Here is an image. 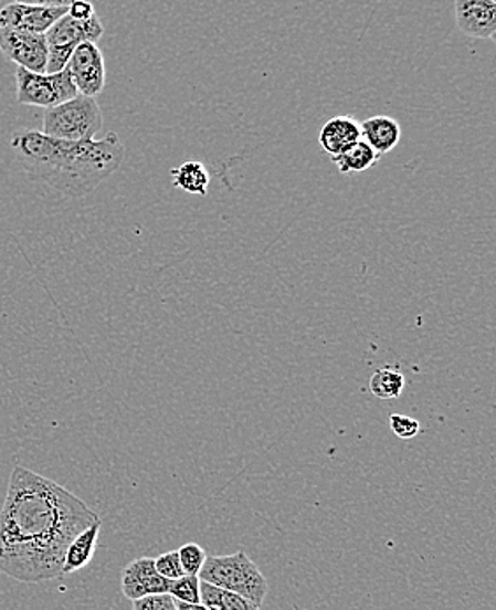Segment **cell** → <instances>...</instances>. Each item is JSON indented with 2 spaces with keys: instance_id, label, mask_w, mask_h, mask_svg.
<instances>
[{
  "instance_id": "obj_15",
  "label": "cell",
  "mask_w": 496,
  "mask_h": 610,
  "mask_svg": "<svg viewBox=\"0 0 496 610\" xmlns=\"http://www.w3.org/2000/svg\"><path fill=\"white\" fill-rule=\"evenodd\" d=\"M171 178H173V186L177 189L192 193V196L204 198L210 189V172H208L207 166L198 160H189V162H183L178 168L171 169Z\"/></svg>"
},
{
  "instance_id": "obj_4",
  "label": "cell",
  "mask_w": 496,
  "mask_h": 610,
  "mask_svg": "<svg viewBox=\"0 0 496 610\" xmlns=\"http://www.w3.org/2000/svg\"><path fill=\"white\" fill-rule=\"evenodd\" d=\"M103 129V112L94 97L76 95L67 103L46 109L43 134L61 141H91Z\"/></svg>"
},
{
  "instance_id": "obj_22",
  "label": "cell",
  "mask_w": 496,
  "mask_h": 610,
  "mask_svg": "<svg viewBox=\"0 0 496 610\" xmlns=\"http://www.w3.org/2000/svg\"><path fill=\"white\" fill-rule=\"evenodd\" d=\"M133 610H177V606L169 593L150 595L133 602Z\"/></svg>"
},
{
  "instance_id": "obj_9",
  "label": "cell",
  "mask_w": 496,
  "mask_h": 610,
  "mask_svg": "<svg viewBox=\"0 0 496 610\" xmlns=\"http://www.w3.org/2000/svg\"><path fill=\"white\" fill-rule=\"evenodd\" d=\"M65 67L70 71L78 94L97 99L106 85V64L101 48L95 43L80 44Z\"/></svg>"
},
{
  "instance_id": "obj_14",
  "label": "cell",
  "mask_w": 496,
  "mask_h": 610,
  "mask_svg": "<svg viewBox=\"0 0 496 610\" xmlns=\"http://www.w3.org/2000/svg\"><path fill=\"white\" fill-rule=\"evenodd\" d=\"M101 520L88 526L85 532L78 535L71 541L70 547L65 550L64 565H62V576H71L78 572L82 568L88 567L92 558H94L95 549H97V540H99Z\"/></svg>"
},
{
  "instance_id": "obj_25",
  "label": "cell",
  "mask_w": 496,
  "mask_h": 610,
  "mask_svg": "<svg viewBox=\"0 0 496 610\" xmlns=\"http://www.w3.org/2000/svg\"><path fill=\"white\" fill-rule=\"evenodd\" d=\"M67 14L74 18V20H78V22H88L92 18L97 17L94 6H92L91 2H83V0L71 2Z\"/></svg>"
},
{
  "instance_id": "obj_21",
  "label": "cell",
  "mask_w": 496,
  "mask_h": 610,
  "mask_svg": "<svg viewBox=\"0 0 496 610\" xmlns=\"http://www.w3.org/2000/svg\"><path fill=\"white\" fill-rule=\"evenodd\" d=\"M389 425L391 431L397 434L398 439L412 440L418 437L421 431V424L415 419L409 418V416H402V413H393L389 418Z\"/></svg>"
},
{
  "instance_id": "obj_6",
  "label": "cell",
  "mask_w": 496,
  "mask_h": 610,
  "mask_svg": "<svg viewBox=\"0 0 496 610\" xmlns=\"http://www.w3.org/2000/svg\"><path fill=\"white\" fill-rule=\"evenodd\" d=\"M14 80H17V101L25 106L52 109L80 95L67 67L55 74L31 73L18 67Z\"/></svg>"
},
{
  "instance_id": "obj_8",
  "label": "cell",
  "mask_w": 496,
  "mask_h": 610,
  "mask_svg": "<svg viewBox=\"0 0 496 610\" xmlns=\"http://www.w3.org/2000/svg\"><path fill=\"white\" fill-rule=\"evenodd\" d=\"M0 52L9 62L31 73H46L48 44L44 35L17 29H0Z\"/></svg>"
},
{
  "instance_id": "obj_20",
  "label": "cell",
  "mask_w": 496,
  "mask_h": 610,
  "mask_svg": "<svg viewBox=\"0 0 496 610\" xmlns=\"http://www.w3.org/2000/svg\"><path fill=\"white\" fill-rule=\"evenodd\" d=\"M154 564H156L157 574L165 577L166 580H177L186 576L183 568H181L180 558H178V550H168L165 555L154 559Z\"/></svg>"
},
{
  "instance_id": "obj_26",
  "label": "cell",
  "mask_w": 496,
  "mask_h": 610,
  "mask_svg": "<svg viewBox=\"0 0 496 610\" xmlns=\"http://www.w3.org/2000/svg\"><path fill=\"white\" fill-rule=\"evenodd\" d=\"M177 610H208L207 607L201 606V603H183L175 602Z\"/></svg>"
},
{
  "instance_id": "obj_1",
  "label": "cell",
  "mask_w": 496,
  "mask_h": 610,
  "mask_svg": "<svg viewBox=\"0 0 496 610\" xmlns=\"http://www.w3.org/2000/svg\"><path fill=\"white\" fill-rule=\"evenodd\" d=\"M97 520L59 482L17 464L0 508V572L27 585L62 577L71 541Z\"/></svg>"
},
{
  "instance_id": "obj_11",
  "label": "cell",
  "mask_w": 496,
  "mask_h": 610,
  "mask_svg": "<svg viewBox=\"0 0 496 610\" xmlns=\"http://www.w3.org/2000/svg\"><path fill=\"white\" fill-rule=\"evenodd\" d=\"M457 29L468 38L495 39V0H457L454 2Z\"/></svg>"
},
{
  "instance_id": "obj_18",
  "label": "cell",
  "mask_w": 496,
  "mask_h": 610,
  "mask_svg": "<svg viewBox=\"0 0 496 610\" xmlns=\"http://www.w3.org/2000/svg\"><path fill=\"white\" fill-rule=\"evenodd\" d=\"M199 585L201 580L198 576H183L177 580H169L168 593L173 597L175 602L201 603Z\"/></svg>"
},
{
  "instance_id": "obj_3",
  "label": "cell",
  "mask_w": 496,
  "mask_h": 610,
  "mask_svg": "<svg viewBox=\"0 0 496 610\" xmlns=\"http://www.w3.org/2000/svg\"><path fill=\"white\" fill-rule=\"evenodd\" d=\"M198 577L208 585L240 595L257 607L263 606L268 595V580L245 550L229 556H207Z\"/></svg>"
},
{
  "instance_id": "obj_17",
  "label": "cell",
  "mask_w": 496,
  "mask_h": 610,
  "mask_svg": "<svg viewBox=\"0 0 496 610\" xmlns=\"http://www.w3.org/2000/svg\"><path fill=\"white\" fill-rule=\"evenodd\" d=\"M405 389V377L393 368H379L371 375L370 391L379 400H397Z\"/></svg>"
},
{
  "instance_id": "obj_7",
  "label": "cell",
  "mask_w": 496,
  "mask_h": 610,
  "mask_svg": "<svg viewBox=\"0 0 496 610\" xmlns=\"http://www.w3.org/2000/svg\"><path fill=\"white\" fill-rule=\"evenodd\" d=\"M71 2L25 4L11 2L0 9V29H17L29 34L44 35L70 11Z\"/></svg>"
},
{
  "instance_id": "obj_5",
  "label": "cell",
  "mask_w": 496,
  "mask_h": 610,
  "mask_svg": "<svg viewBox=\"0 0 496 610\" xmlns=\"http://www.w3.org/2000/svg\"><path fill=\"white\" fill-rule=\"evenodd\" d=\"M104 27L99 17L88 22H78L70 14L62 17L50 31L44 34L48 44L46 74L61 73L70 62L74 50L82 43H95L103 38Z\"/></svg>"
},
{
  "instance_id": "obj_19",
  "label": "cell",
  "mask_w": 496,
  "mask_h": 610,
  "mask_svg": "<svg viewBox=\"0 0 496 610\" xmlns=\"http://www.w3.org/2000/svg\"><path fill=\"white\" fill-rule=\"evenodd\" d=\"M178 558L186 576H199L207 561V553L198 544H186L178 549Z\"/></svg>"
},
{
  "instance_id": "obj_2",
  "label": "cell",
  "mask_w": 496,
  "mask_h": 610,
  "mask_svg": "<svg viewBox=\"0 0 496 610\" xmlns=\"http://www.w3.org/2000/svg\"><path fill=\"white\" fill-rule=\"evenodd\" d=\"M11 148L27 171L67 198H85L120 168L126 147L117 133L91 141H61L41 130H20Z\"/></svg>"
},
{
  "instance_id": "obj_12",
  "label": "cell",
  "mask_w": 496,
  "mask_h": 610,
  "mask_svg": "<svg viewBox=\"0 0 496 610\" xmlns=\"http://www.w3.org/2000/svg\"><path fill=\"white\" fill-rule=\"evenodd\" d=\"M361 141V124L355 116L340 115L324 124L319 143L323 150L331 157Z\"/></svg>"
},
{
  "instance_id": "obj_16",
  "label": "cell",
  "mask_w": 496,
  "mask_h": 610,
  "mask_svg": "<svg viewBox=\"0 0 496 610\" xmlns=\"http://www.w3.org/2000/svg\"><path fill=\"white\" fill-rule=\"evenodd\" d=\"M331 159L337 164L341 175H350V172H365L373 168L379 162L380 155L371 150L367 143L358 141Z\"/></svg>"
},
{
  "instance_id": "obj_10",
  "label": "cell",
  "mask_w": 496,
  "mask_h": 610,
  "mask_svg": "<svg viewBox=\"0 0 496 610\" xmlns=\"http://www.w3.org/2000/svg\"><path fill=\"white\" fill-rule=\"evenodd\" d=\"M169 591V580L160 577L151 558L130 561L122 572V593L130 602L150 595H165Z\"/></svg>"
},
{
  "instance_id": "obj_24",
  "label": "cell",
  "mask_w": 496,
  "mask_h": 610,
  "mask_svg": "<svg viewBox=\"0 0 496 610\" xmlns=\"http://www.w3.org/2000/svg\"><path fill=\"white\" fill-rule=\"evenodd\" d=\"M221 610H261V607L252 603L251 600L240 597V595L231 593L224 589V600H222Z\"/></svg>"
},
{
  "instance_id": "obj_23",
  "label": "cell",
  "mask_w": 496,
  "mask_h": 610,
  "mask_svg": "<svg viewBox=\"0 0 496 610\" xmlns=\"http://www.w3.org/2000/svg\"><path fill=\"white\" fill-rule=\"evenodd\" d=\"M199 597H201V606L207 607L208 610H221L222 600H224V589L208 585V582L201 580Z\"/></svg>"
},
{
  "instance_id": "obj_13",
  "label": "cell",
  "mask_w": 496,
  "mask_h": 610,
  "mask_svg": "<svg viewBox=\"0 0 496 610\" xmlns=\"http://www.w3.org/2000/svg\"><path fill=\"white\" fill-rule=\"evenodd\" d=\"M400 139H402V127L391 116H371L361 124V141L367 143L368 147L380 157L394 150Z\"/></svg>"
}]
</instances>
